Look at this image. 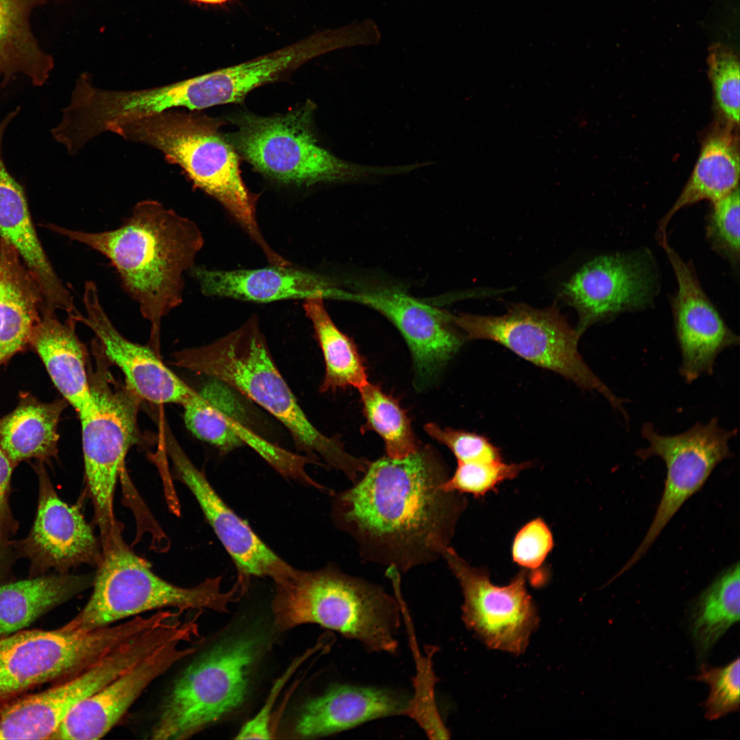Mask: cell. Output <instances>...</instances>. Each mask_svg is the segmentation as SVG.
<instances>
[{"label": "cell", "mask_w": 740, "mask_h": 740, "mask_svg": "<svg viewBox=\"0 0 740 740\" xmlns=\"http://www.w3.org/2000/svg\"><path fill=\"white\" fill-rule=\"evenodd\" d=\"M445 465L429 446L369 463L352 486L334 493L332 517L365 560L406 574L449 547L465 498L445 491Z\"/></svg>", "instance_id": "6da1fadb"}, {"label": "cell", "mask_w": 740, "mask_h": 740, "mask_svg": "<svg viewBox=\"0 0 740 740\" xmlns=\"http://www.w3.org/2000/svg\"><path fill=\"white\" fill-rule=\"evenodd\" d=\"M45 226L110 261L122 288L149 321L152 341L158 343L162 319L183 302L184 275L195 265L204 244L196 223L158 201L145 199L113 230Z\"/></svg>", "instance_id": "7a4b0ae2"}, {"label": "cell", "mask_w": 740, "mask_h": 740, "mask_svg": "<svg viewBox=\"0 0 740 740\" xmlns=\"http://www.w3.org/2000/svg\"><path fill=\"white\" fill-rule=\"evenodd\" d=\"M173 363L245 395L286 428L305 456L318 464L322 458L352 483L367 469L368 460L348 453L309 420L273 360L257 316L208 345L177 352Z\"/></svg>", "instance_id": "3957f363"}, {"label": "cell", "mask_w": 740, "mask_h": 740, "mask_svg": "<svg viewBox=\"0 0 740 740\" xmlns=\"http://www.w3.org/2000/svg\"><path fill=\"white\" fill-rule=\"evenodd\" d=\"M273 581L271 610L278 630L314 624L359 642L368 652H396L401 609L383 587L334 565L312 571L293 567Z\"/></svg>", "instance_id": "277c9868"}, {"label": "cell", "mask_w": 740, "mask_h": 740, "mask_svg": "<svg viewBox=\"0 0 740 740\" xmlns=\"http://www.w3.org/2000/svg\"><path fill=\"white\" fill-rule=\"evenodd\" d=\"M219 120L197 112L170 110L127 123L116 134L160 151L180 166L199 188L217 199L260 247L271 264L284 258L262 234L256 217L258 195L245 184L239 156L220 132Z\"/></svg>", "instance_id": "5b68a950"}, {"label": "cell", "mask_w": 740, "mask_h": 740, "mask_svg": "<svg viewBox=\"0 0 740 740\" xmlns=\"http://www.w3.org/2000/svg\"><path fill=\"white\" fill-rule=\"evenodd\" d=\"M92 591L85 606L65 626L88 632L152 610L175 608L227 612L247 584L237 578L228 591H221V576L208 578L192 587L171 584L153 573L149 563L126 544L122 532L101 546Z\"/></svg>", "instance_id": "8992f818"}, {"label": "cell", "mask_w": 740, "mask_h": 740, "mask_svg": "<svg viewBox=\"0 0 740 740\" xmlns=\"http://www.w3.org/2000/svg\"><path fill=\"white\" fill-rule=\"evenodd\" d=\"M314 104L284 114H243L237 130L225 137L236 152L262 174L284 184L356 182L399 175V166H372L342 160L321 147L312 130Z\"/></svg>", "instance_id": "52a82bcc"}, {"label": "cell", "mask_w": 740, "mask_h": 740, "mask_svg": "<svg viewBox=\"0 0 740 740\" xmlns=\"http://www.w3.org/2000/svg\"><path fill=\"white\" fill-rule=\"evenodd\" d=\"M264 644L263 634L246 632L223 639L194 659L172 685L151 738L188 739L240 707Z\"/></svg>", "instance_id": "ba28073f"}, {"label": "cell", "mask_w": 740, "mask_h": 740, "mask_svg": "<svg viewBox=\"0 0 740 740\" xmlns=\"http://www.w3.org/2000/svg\"><path fill=\"white\" fill-rule=\"evenodd\" d=\"M97 363L89 373L91 399L77 413L86 482L103 544L122 529L114 513V495L126 454L138 439L141 399L126 384H114Z\"/></svg>", "instance_id": "9c48e42d"}, {"label": "cell", "mask_w": 740, "mask_h": 740, "mask_svg": "<svg viewBox=\"0 0 740 740\" xmlns=\"http://www.w3.org/2000/svg\"><path fill=\"white\" fill-rule=\"evenodd\" d=\"M144 629L133 617L88 632L65 625L19 631L0 639V709L41 684L79 673Z\"/></svg>", "instance_id": "30bf717a"}, {"label": "cell", "mask_w": 740, "mask_h": 740, "mask_svg": "<svg viewBox=\"0 0 740 740\" xmlns=\"http://www.w3.org/2000/svg\"><path fill=\"white\" fill-rule=\"evenodd\" d=\"M453 325L468 339L496 342L525 360L573 381L580 387L603 395L626 419L624 399L618 397L591 370L578 350L580 334L573 329L554 303L539 309L511 304L502 316L449 314Z\"/></svg>", "instance_id": "8fae6325"}, {"label": "cell", "mask_w": 740, "mask_h": 740, "mask_svg": "<svg viewBox=\"0 0 740 740\" xmlns=\"http://www.w3.org/2000/svg\"><path fill=\"white\" fill-rule=\"evenodd\" d=\"M737 433L736 428L721 427L717 417L706 423H695L682 433L669 436L658 433L650 422L643 425L641 435L648 446L637 450L636 456L643 460L658 456L665 462V488L646 535L617 576L644 556L684 503L702 489L716 466L732 456L729 442Z\"/></svg>", "instance_id": "7c38bea8"}, {"label": "cell", "mask_w": 740, "mask_h": 740, "mask_svg": "<svg viewBox=\"0 0 740 740\" xmlns=\"http://www.w3.org/2000/svg\"><path fill=\"white\" fill-rule=\"evenodd\" d=\"M442 558L461 587L462 619L467 628L489 648L516 655L524 652L539 620L526 589V571H520L508 585L500 587L452 547Z\"/></svg>", "instance_id": "4fadbf2b"}, {"label": "cell", "mask_w": 740, "mask_h": 740, "mask_svg": "<svg viewBox=\"0 0 740 740\" xmlns=\"http://www.w3.org/2000/svg\"><path fill=\"white\" fill-rule=\"evenodd\" d=\"M38 502L27 536L16 543L19 554L31 563L32 577L50 569L66 573L75 567L97 565L101 545L77 505H69L57 495L42 467H37Z\"/></svg>", "instance_id": "5bb4252c"}, {"label": "cell", "mask_w": 740, "mask_h": 740, "mask_svg": "<svg viewBox=\"0 0 740 740\" xmlns=\"http://www.w3.org/2000/svg\"><path fill=\"white\" fill-rule=\"evenodd\" d=\"M674 271L678 291L673 302L677 341L682 362L680 373L687 384L711 375L717 357L739 344V338L726 324L702 288L691 264L671 247L659 242Z\"/></svg>", "instance_id": "9a60e30c"}, {"label": "cell", "mask_w": 740, "mask_h": 740, "mask_svg": "<svg viewBox=\"0 0 740 740\" xmlns=\"http://www.w3.org/2000/svg\"><path fill=\"white\" fill-rule=\"evenodd\" d=\"M653 286L651 270L641 258L626 255L597 257L563 284L561 297L577 311V331L643 307Z\"/></svg>", "instance_id": "2e32d148"}, {"label": "cell", "mask_w": 740, "mask_h": 740, "mask_svg": "<svg viewBox=\"0 0 740 740\" xmlns=\"http://www.w3.org/2000/svg\"><path fill=\"white\" fill-rule=\"evenodd\" d=\"M166 449L177 477L192 493L217 538L234 561L238 577L273 580L293 567L280 558L219 496L169 433Z\"/></svg>", "instance_id": "e0dca14e"}, {"label": "cell", "mask_w": 740, "mask_h": 740, "mask_svg": "<svg viewBox=\"0 0 740 740\" xmlns=\"http://www.w3.org/2000/svg\"><path fill=\"white\" fill-rule=\"evenodd\" d=\"M85 314L75 316L95 334L101 351L119 367L125 384L141 400L156 404L183 405L195 392L166 367L149 346L134 343L115 328L100 300L95 282L84 284Z\"/></svg>", "instance_id": "ac0fdd59"}, {"label": "cell", "mask_w": 740, "mask_h": 740, "mask_svg": "<svg viewBox=\"0 0 740 740\" xmlns=\"http://www.w3.org/2000/svg\"><path fill=\"white\" fill-rule=\"evenodd\" d=\"M174 641L159 647L75 706L51 739H98L119 721L143 691L196 648Z\"/></svg>", "instance_id": "d6986e66"}, {"label": "cell", "mask_w": 740, "mask_h": 740, "mask_svg": "<svg viewBox=\"0 0 740 740\" xmlns=\"http://www.w3.org/2000/svg\"><path fill=\"white\" fill-rule=\"evenodd\" d=\"M373 308L400 332L410 350L421 384L429 381L458 351L462 339L450 327L449 313L397 290L382 288L361 293L343 292Z\"/></svg>", "instance_id": "ffe728a7"}, {"label": "cell", "mask_w": 740, "mask_h": 740, "mask_svg": "<svg viewBox=\"0 0 740 740\" xmlns=\"http://www.w3.org/2000/svg\"><path fill=\"white\" fill-rule=\"evenodd\" d=\"M188 273L205 296L269 303L321 296L338 299L341 289L319 273L289 266L222 270L195 265Z\"/></svg>", "instance_id": "44dd1931"}, {"label": "cell", "mask_w": 740, "mask_h": 740, "mask_svg": "<svg viewBox=\"0 0 740 740\" xmlns=\"http://www.w3.org/2000/svg\"><path fill=\"white\" fill-rule=\"evenodd\" d=\"M410 698L389 689L334 684L304 704L294 732L301 738H317L371 720L404 715Z\"/></svg>", "instance_id": "7402d4cb"}, {"label": "cell", "mask_w": 740, "mask_h": 740, "mask_svg": "<svg viewBox=\"0 0 740 740\" xmlns=\"http://www.w3.org/2000/svg\"><path fill=\"white\" fill-rule=\"evenodd\" d=\"M18 109L0 121V238L17 250L38 282L47 304L67 313L75 306L70 291L55 271L39 239L22 186L9 173L3 160L4 131Z\"/></svg>", "instance_id": "603a6c76"}, {"label": "cell", "mask_w": 740, "mask_h": 740, "mask_svg": "<svg viewBox=\"0 0 740 740\" xmlns=\"http://www.w3.org/2000/svg\"><path fill=\"white\" fill-rule=\"evenodd\" d=\"M47 307L34 275L14 246L0 238V365L29 344Z\"/></svg>", "instance_id": "cb8c5ba5"}, {"label": "cell", "mask_w": 740, "mask_h": 740, "mask_svg": "<svg viewBox=\"0 0 740 740\" xmlns=\"http://www.w3.org/2000/svg\"><path fill=\"white\" fill-rule=\"evenodd\" d=\"M56 311L45 308L29 344L64 400L77 412L91 399L85 349L75 332V314L62 322Z\"/></svg>", "instance_id": "d4e9b609"}, {"label": "cell", "mask_w": 740, "mask_h": 740, "mask_svg": "<svg viewBox=\"0 0 740 740\" xmlns=\"http://www.w3.org/2000/svg\"><path fill=\"white\" fill-rule=\"evenodd\" d=\"M735 127L738 126L726 122L724 127L705 138L689 180L659 223L658 240L667 238L668 223L683 207L705 199L714 202L739 187V149Z\"/></svg>", "instance_id": "484cf974"}, {"label": "cell", "mask_w": 740, "mask_h": 740, "mask_svg": "<svg viewBox=\"0 0 740 740\" xmlns=\"http://www.w3.org/2000/svg\"><path fill=\"white\" fill-rule=\"evenodd\" d=\"M93 574L37 576L0 586V637L28 626L40 615L92 587Z\"/></svg>", "instance_id": "4316f807"}, {"label": "cell", "mask_w": 740, "mask_h": 740, "mask_svg": "<svg viewBox=\"0 0 740 740\" xmlns=\"http://www.w3.org/2000/svg\"><path fill=\"white\" fill-rule=\"evenodd\" d=\"M50 0H0V77L6 84L16 74L42 86L53 68V60L40 47L30 25L36 8Z\"/></svg>", "instance_id": "83f0119b"}, {"label": "cell", "mask_w": 740, "mask_h": 740, "mask_svg": "<svg viewBox=\"0 0 740 740\" xmlns=\"http://www.w3.org/2000/svg\"><path fill=\"white\" fill-rule=\"evenodd\" d=\"M64 407L62 401L42 403L27 397L0 419V447L14 467L27 459L45 460L55 454Z\"/></svg>", "instance_id": "f1b7e54d"}, {"label": "cell", "mask_w": 740, "mask_h": 740, "mask_svg": "<svg viewBox=\"0 0 740 740\" xmlns=\"http://www.w3.org/2000/svg\"><path fill=\"white\" fill-rule=\"evenodd\" d=\"M321 296L304 300V312L310 321L325 362L322 393L348 387L360 388L367 381L366 368L353 341L335 325Z\"/></svg>", "instance_id": "f546056e"}, {"label": "cell", "mask_w": 740, "mask_h": 740, "mask_svg": "<svg viewBox=\"0 0 740 740\" xmlns=\"http://www.w3.org/2000/svg\"><path fill=\"white\" fill-rule=\"evenodd\" d=\"M739 564L722 572L698 597L691 615V632L698 658L740 618Z\"/></svg>", "instance_id": "4dcf8cb0"}, {"label": "cell", "mask_w": 740, "mask_h": 740, "mask_svg": "<svg viewBox=\"0 0 740 740\" xmlns=\"http://www.w3.org/2000/svg\"><path fill=\"white\" fill-rule=\"evenodd\" d=\"M359 391L368 427L383 439L386 455L400 458L415 452L419 446L398 401L369 382Z\"/></svg>", "instance_id": "1f68e13d"}, {"label": "cell", "mask_w": 740, "mask_h": 740, "mask_svg": "<svg viewBox=\"0 0 740 740\" xmlns=\"http://www.w3.org/2000/svg\"><path fill=\"white\" fill-rule=\"evenodd\" d=\"M707 64L718 110L725 122L739 126L740 65L738 54L728 45L713 43L708 48Z\"/></svg>", "instance_id": "d6a6232c"}, {"label": "cell", "mask_w": 740, "mask_h": 740, "mask_svg": "<svg viewBox=\"0 0 740 740\" xmlns=\"http://www.w3.org/2000/svg\"><path fill=\"white\" fill-rule=\"evenodd\" d=\"M426 656L416 658L417 673L414 678L415 693L410 698L404 715L410 717L424 730L430 739H445L449 737L448 729L439 713L434 694L437 681L432 661V652Z\"/></svg>", "instance_id": "836d02e7"}, {"label": "cell", "mask_w": 740, "mask_h": 740, "mask_svg": "<svg viewBox=\"0 0 740 740\" xmlns=\"http://www.w3.org/2000/svg\"><path fill=\"white\" fill-rule=\"evenodd\" d=\"M531 463L508 464L502 460L492 462H458L454 473L443 485L445 491L482 496L500 483L513 479Z\"/></svg>", "instance_id": "e575fe53"}, {"label": "cell", "mask_w": 740, "mask_h": 740, "mask_svg": "<svg viewBox=\"0 0 740 740\" xmlns=\"http://www.w3.org/2000/svg\"><path fill=\"white\" fill-rule=\"evenodd\" d=\"M740 661L738 657L722 667L702 665L695 678L708 684L710 693L704 706L705 717L719 719L739 710L740 702Z\"/></svg>", "instance_id": "d590c367"}, {"label": "cell", "mask_w": 740, "mask_h": 740, "mask_svg": "<svg viewBox=\"0 0 740 740\" xmlns=\"http://www.w3.org/2000/svg\"><path fill=\"white\" fill-rule=\"evenodd\" d=\"M706 236L713 246L732 260L739 258V189L714 201Z\"/></svg>", "instance_id": "8d00e7d4"}, {"label": "cell", "mask_w": 740, "mask_h": 740, "mask_svg": "<svg viewBox=\"0 0 740 740\" xmlns=\"http://www.w3.org/2000/svg\"><path fill=\"white\" fill-rule=\"evenodd\" d=\"M426 432L434 440L446 445L458 462H492L501 460L500 449L484 436L467 431L443 428L434 423H427Z\"/></svg>", "instance_id": "74e56055"}, {"label": "cell", "mask_w": 740, "mask_h": 740, "mask_svg": "<svg viewBox=\"0 0 740 740\" xmlns=\"http://www.w3.org/2000/svg\"><path fill=\"white\" fill-rule=\"evenodd\" d=\"M553 545L550 530L542 519H535L516 534L512 549L513 560L526 569L536 570Z\"/></svg>", "instance_id": "f35d334b"}, {"label": "cell", "mask_w": 740, "mask_h": 740, "mask_svg": "<svg viewBox=\"0 0 740 740\" xmlns=\"http://www.w3.org/2000/svg\"><path fill=\"white\" fill-rule=\"evenodd\" d=\"M325 640L309 648L302 655L297 657L283 674L274 682L265 703L258 713L247 722L241 728L236 739H271V720L273 707L282 689L293 675L294 672L310 656L324 648Z\"/></svg>", "instance_id": "ab89813d"}, {"label": "cell", "mask_w": 740, "mask_h": 740, "mask_svg": "<svg viewBox=\"0 0 740 740\" xmlns=\"http://www.w3.org/2000/svg\"><path fill=\"white\" fill-rule=\"evenodd\" d=\"M13 465L0 447V546L9 548L10 538L18 526L9 506L10 480Z\"/></svg>", "instance_id": "60d3db41"}, {"label": "cell", "mask_w": 740, "mask_h": 740, "mask_svg": "<svg viewBox=\"0 0 740 740\" xmlns=\"http://www.w3.org/2000/svg\"><path fill=\"white\" fill-rule=\"evenodd\" d=\"M8 549L0 546V581L5 578L10 569V558Z\"/></svg>", "instance_id": "b9f144b4"}, {"label": "cell", "mask_w": 740, "mask_h": 740, "mask_svg": "<svg viewBox=\"0 0 740 740\" xmlns=\"http://www.w3.org/2000/svg\"><path fill=\"white\" fill-rule=\"evenodd\" d=\"M195 1H200V2H203V3H206L217 4V3H224L227 0H195Z\"/></svg>", "instance_id": "7bdbcfd3"}]
</instances>
